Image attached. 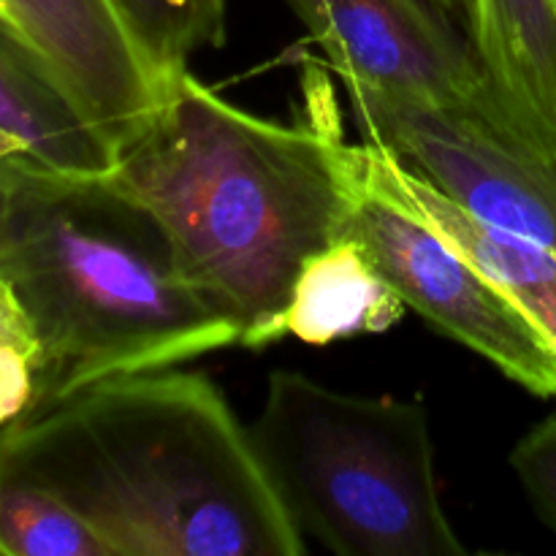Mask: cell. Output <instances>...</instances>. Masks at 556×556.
I'll return each instance as SVG.
<instances>
[{
    "mask_svg": "<svg viewBox=\"0 0 556 556\" xmlns=\"http://www.w3.org/2000/svg\"><path fill=\"white\" fill-rule=\"evenodd\" d=\"M0 472L68 505L112 556H299L250 429L201 372L98 380L0 429Z\"/></svg>",
    "mask_w": 556,
    "mask_h": 556,
    "instance_id": "6da1fadb",
    "label": "cell"
},
{
    "mask_svg": "<svg viewBox=\"0 0 556 556\" xmlns=\"http://www.w3.org/2000/svg\"><path fill=\"white\" fill-rule=\"evenodd\" d=\"M307 101L313 125H282L233 106L185 68L112 172L253 351L282 340L299 266L340 239L342 130L318 71L307 74Z\"/></svg>",
    "mask_w": 556,
    "mask_h": 556,
    "instance_id": "7a4b0ae2",
    "label": "cell"
},
{
    "mask_svg": "<svg viewBox=\"0 0 556 556\" xmlns=\"http://www.w3.org/2000/svg\"><path fill=\"white\" fill-rule=\"evenodd\" d=\"M0 275L43 348L41 394L157 372L239 345L155 217L112 174L0 161Z\"/></svg>",
    "mask_w": 556,
    "mask_h": 556,
    "instance_id": "3957f363",
    "label": "cell"
},
{
    "mask_svg": "<svg viewBox=\"0 0 556 556\" xmlns=\"http://www.w3.org/2000/svg\"><path fill=\"white\" fill-rule=\"evenodd\" d=\"M248 429L293 525L329 552H470L440 500L432 429L421 402L348 394L277 369Z\"/></svg>",
    "mask_w": 556,
    "mask_h": 556,
    "instance_id": "277c9868",
    "label": "cell"
},
{
    "mask_svg": "<svg viewBox=\"0 0 556 556\" xmlns=\"http://www.w3.org/2000/svg\"><path fill=\"white\" fill-rule=\"evenodd\" d=\"M337 139L334 163L345 190L340 237L356 239L402 302L440 334L530 394L556 396V348L535 320L454 244L342 166Z\"/></svg>",
    "mask_w": 556,
    "mask_h": 556,
    "instance_id": "5b68a950",
    "label": "cell"
},
{
    "mask_svg": "<svg viewBox=\"0 0 556 556\" xmlns=\"http://www.w3.org/2000/svg\"><path fill=\"white\" fill-rule=\"evenodd\" d=\"M345 87L424 106L497 103L470 36L432 0H288Z\"/></svg>",
    "mask_w": 556,
    "mask_h": 556,
    "instance_id": "8992f818",
    "label": "cell"
},
{
    "mask_svg": "<svg viewBox=\"0 0 556 556\" xmlns=\"http://www.w3.org/2000/svg\"><path fill=\"white\" fill-rule=\"evenodd\" d=\"M0 22L123 150L163 101L152 65L114 0H0Z\"/></svg>",
    "mask_w": 556,
    "mask_h": 556,
    "instance_id": "52a82bcc",
    "label": "cell"
},
{
    "mask_svg": "<svg viewBox=\"0 0 556 556\" xmlns=\"http://www.w3.org/2000/svg\"><path fill=\"white\" fill-rule=\"evenodd\" d=\"M337 157L358 179L394 201L396 206L432 228L438 237L454 244L467 261L478 266L489 280L497 282L538 329L556 348V255L532 239L489 226L467 212L459 201L429 182L410 163L402 161L380 144H345L337 139Z\"/></svg>",
    "mask_w": 556,
    "mask_h": 556,
    "instance_id": "ba28073f",
    "label": "cell"
},
{
    "mask_svg": "<svg viewBox=\"0 0 556 556\" xmlns=\"http://www.w3.org/2000/svg\"><path fill=\"white\" fill-rule=\"evenodd\" d=\"M467 36L514 134L556 157V0H467Z\"/></svg>",
    "mask_w": 556,
    "mask_h": 556,
    "instance_id": "9c48e42d",
    "label": "cell"
},
{
    "mask_svg": "<svg viewBox=\"0 0 556 556\" xmlns=\"http://www.w3.org/2000/svg\"><path fill=\"white\" fill-rule=\"evenodd\" d=\"M117 157L114 141L0 22V161L112 174Z\"/></svg>",
    "mask_w": 556,
    "mask_h": 556,
    "instance_id": "30bf717a",
    "label": "cell"
},
{
    "mask_svg": "<svg viewBox=\"0 0 556 556\" xmlns=\"http://www.w3.org/2000/svg\"><path fill=\"white\" fill-rule=\"evenodd\" d=\"M407 304L386 282L367 250L340 237L304 258L280 315L282 337L307 345H331L396 326Z\"/></svg>",
    "mask_w": 556,
    "mask_h": 556,
    "instance_id": "8fae6325",
    "label": "cell"
},
{
    "mask_svg": "<svg viewBox=\"0 0 556 556\" xmlns=\"http://www.w3.org/2000/svg\"><path fill=\"white\" fill-rule=\"evenodd\" d=\"M0 556H112L60 500L0 472Z\"/></svg>",
    "mask_w": 556,
    "mask_h": 556,
    "instance_id": "7c38bea8",
    "label": "cell"
},
{
    "mask_svg": "<svg viewBox=\"0 0 556 556\" xmlns=\"http://www.w3.org/2000/svg\"><path fill=\"white\" fill-rule=\"evenodd\" d=\"M114 5L166 79L188 68L199 52L226 43L228 0H114Z\"/></svg>",
    "mask_w": 556,
    "mask_h": 556,
    "instance_id": "4fadbf2b",
    "label": "cell"
},
{
    "mask_svg": "<svg viewBox=\"0 0 556 556\" xmlns=\"http://www.w3.org/2000/svg\"><path fill=\"white\" fill-rule=\"evenodd\" d=\"M43 348L20 293L0 275V429L33 410L41 394Z\"/></svg>",
    "mask_w": 556,
    "mask_h": 556,
    "instance_id": "5bb4252c",
    "label": "cell"
},
{
    "mask_svg": "<svg viewBox=\"0 0 556 556\" xmlns=\"http://www.w3.org/2000/svg\"><path fill=\"white\" fill-rule=\"evenodd\" d=\"M510 467L535 508L556 535V413L538 421L510 451Z\"/></svg>",
    "mask_w": 556,
    "mask_h": 556,
    "instance_id": "9a60e30c",
    "label": "cell"
},
{
    "mask_svg": "<svg viewBox=\"0 0 556 556\" xmlns=\"http://www.w3.org/2000/svg\"><path fill=\"white\" fill-rule=\"evenodd\" d=\"M432 3L443 9L467 33V0H432Z\"/></svg>",
    "mask_w": 556,
    "mask_h": 556,
    "instance_id": "2e32d148",
    "label": "cell"
}]
</instances>
